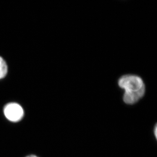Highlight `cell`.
Instances as JSON below:
<instances>
[{"instance_id":"277c9868","label":"cell","mask_w":157,"mask_h":157,"mask_svg":"<svg viewBox=\"0 0 157 157\" xmlns=\"http://www.w3.org/2000/svg\"><path fill=\"white\" fill-rule=\"evenodd\" d=\"M155 130V136H156V138H157V126H155V127L154 129Z\"/></svg>"},{"instance_id":"3957f363","label":"cell","mask_w":157,"mask_h":157,"mask_svg":"<svg viewBox=\"0 0 157 157\" xmlns=\"http://www.w3.org/2000/svg\"><path fill=\"white\" fill-rule=\"evenodd\" d=\"M7 71L8 67L6 62L0 56V79L5 77Z\"/></svg>"},{"instance_id":"7a4b0ae2","label":"cell","mask_w":157,"mask_h":157,"mask_svg":"<svg viewBox=\"0 0 157 157\" xmlns=\"http://www.w3.org/2000/svg\"><path fill=\"white\" fill-rule=\"evenodd\" d=\"M4 112L6 118L11 122H18L24 117L23 108L21 105L15 103H11L6 105Z\"/></svg>"},{"instance_id":"6da1fadb","label":"cell","mask_w":157,"mask_h":157,"mask_svg":"<svg viewBox=\"0 0 157 157\" xmlns=\"http://www.w3.org/2000/svg\"><path fill=\"white\" fill-rule=\"evenodd\" d=\"M120 87L124 90L123 101L126 104L132 105L140 101L145 93V84L139 76L127 74L118 80Z\"/></svg>"},{"instance_id":"5b68a950","label":"cell","mask_w":157,"mask_h":157,"mask_svg":"<svg viewBox=\"0 0 157 157\" xmlns=\"http://www.w3.org/2000/svg\"><path fill=\"white\" fill-rule=\"evenodd\" d=\"M26 157H37V156H36V155H30L29 156H27Z\"/></svg>"}]
</instances>
